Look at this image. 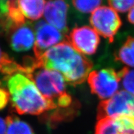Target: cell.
Wrapping results in <instances>:
<instances>
[{"label": "cell", "mask_w": 134, "mask_h": 134, "mask_svg": "<svg viewBox=\"0 0 134 134\" xmlns=\"http://www.w3.org/2000/svg\"><path fill=\"white\" fill-rule=\"evenodd\" d=\"M36 59L40 66L60 72L72 86L83 83L93 66L91 60L76 51L68 41L50 48Z\"/></svg>", "instance_id": "obj_1"}, {"label": "cell", "mask_w": 134, "mask_h": 134, "mask_svg": "<svg viewBox=\"0 0 134 134\" xmlns=\"http://www.w3.org/2000/svg\"><path fill=\"white\" fill-rule=\"evenodd\" d=\"M6 81L11 104L19 114L39 115L56 109L24 73H15L8 77Z\"/></svg>", "instance_id": "obj_2"}, {"label": "cell", "mask_w": 134, "mask_h": 134, "mask_svg": "<svg viewBox=\"0 0 134 134\" xmlns=\"http://www.w3.org/2000/svg\"><path fill=\"white\" fill-rule=\"evenodd\" d=\"M23 66L24 74L34 83L38 91L56 108V103L67 94L64 77L60 72L40 66L37 59L29 58Z\"/></svg>", "instance_id": "obj_3"}, {"label": "cell", "mask_w": 134, "mask_h": 134, "mask_svg": "<svg viewBox=\"0 0 134 134\" xmlns=\"http://www.w3.org/2000/svg\"><path fill=\"white\" fill-rule=\"evenodd\" d=\"M91 93L100 99L106 100L118 92L120 78L118 72L111 68L94 70L88 77Z\"/></svg>", "instance_id": "obj_4"}, {"label": "cell", "mask_w": 134, "mask_h": 134, "mask_svg": "<svg viewBox=\"0 0 134 134\" xmlns=\"http://www.w3.org/2000/svg\"><path fill=\"white\" fill-rule=\"evenodd\" d=\"M90 23L95 31L109 43L114 41L122 25L121 19L116 11L105 6L98 8L92 13Z\"/></svg>", "instance_id": "obj_5"}, {"label": "cell", "mask_w": 134, "mask_h": 134, "mask_svg": "<svg viewBox=\"0 0 134 134\" xmlns=\"http://www.w3.org/2000/svg\"><path fill=\"white\" fill-rule=\"evenodd\" d=\"M123 114L134 115V95L126 91H118L109 99L102 100L98 105V120Z\"/></svg>", "instance_id": "obj_6"}, {"label": "cell", "mask_w": 134, "mask_h": 134, "mask_svg": "<svg viewBox=\"0 0 134 134\" xmlns=\"http://www.w3.org/2000/svg\"><path fill=\"white\" fill-rule=\"evenodd\" d=\"M66 37L76 51L84 55L94 54L100 43L98 33L87 26L73 28Z\"/></svg>", "instance_id": "obj_7"}, {"label": "cell", "mask_w": 134, "mask_h": 134, "mask_svg": "<svg viewBox=\"0 0 134 134\" xmlns=\"http://www.w3.org/2000/svg\"><path fill=\"white\" fill-rule=\"evenodd\" d=\"M36 40L34 47L36 58H38L49 48L56 46L62 40V32L52 25L41 21L35 25Z\"/></svg>", "instance_id": "obj_8"}, {"label": "cell", "mask_w": 134, "mask_h": 134, "mask_svg": "<svg viewBox=\"0 0 134 134\" xmlns=\"http://www.w3.org/2000/svg\"><path fill=\"white\" fill-rule=\"evenodd\" d=\"M68 5L65 0H48L44 9V18L52 25L62 33L68 31L67 14Z\"/></svg>", "instance_id": "obj_9"}, {"label": "cell", "mask_w": 134, "mask_h": 134, "mask_svg": "<svg viewBox=\"0 0 134 134\" xmlns=\"http://www.w3.org/2000/svg\"><path fill=\"white\" fill-rule=\"evenodd\" d=\"M9 32L10 47L16 52H27L34 46V32L29 24L21 25Z\"/></svg>", "instance_id": "obj_10"}, {"label": "cell", "mask_w": 134, "mask_h": 134, "mask_svg": "<svg viewBox=\"0 0 134 134\" xmlns=\"http://www.w3.org/2000/svg\"><path fill=\"white\" fill-rule=\"evenodd\" d=\"M22 14L26 19L35 21L42 16L46 0H16Z\"/></svg>", "instance_id": "obj_11"}, {"label": "cell", "mask_w": 134, "mask_h": 134, "mask_svg": "<svg viewBox=\"0 0 134 134\" xmlns=\"http://www.w3.org/2000/svg\"><path fill=\"white\" fill-rule=\"evenodd\" d=\"M115 58L122 63L134 67V37L128 36L115 53Z\"/></svg>", "instance_id": "obj_12"}, {"label": "cell", "mask_w": 134, "mask_h": 134, "mask_svg": "<svg viewBox=\"0 0 134 134\" xmlns=\"http://www.w3.org/2000/svg\"><path fill=\"white\" fill-rule=\"evenodd\" d=\"M6 121L7 125L6 134H34L31 127L16 115H9Z\"/></svg>", "instance_id": "obj_13"}, {"label": "cell", "mask_w": 134, "mask_h": 134, "mask_svg": "<svg viewBox=\"0 0 134 134\" xmlns=\"http://www.w3.org/2000/svg\"><path fill=\"white\" fill-rule=\"evenodd\" d=\"M21 70V65L11 59L9 55L2 51L0 48V75L5 80L8 77Z\"/></svg>", "instance_id": "obj_14"}, {"label": "cell", "mask_w": 134, "mask_h": 134, "mask_svg": "<svg viewBox=\"0 0 134 134\" xmlns=\"http://www.w3.org/2000/svg\"><path fill=\"white\" fill-rule=\"evenodd\" d=\"M120 82L125 91L134 95V70L124 67L118 71Z\"/></svg>", "instance_id": "obj_15"}, {"label": "cell", "mask_w": 134, "mask_h": 134, "mask_svg": "<svg viewBox=\"0 0 134 134\" xmlns=\"http://www.w3.org/2000/svg\"><path fill=\"white\" fill-rule=\"evenodd\" d=\"M95 134H122L112 118L98 120L95 128Z\"/></svg>", "instance_id": "obj_16"}, {"label": "cell", "mask_w": 134, "mask_h": 134, "mask_svg": "<svg viewBox=\"0 0 134 134\" xmlns=\"http://www.w3.org/2000/svg\"><path fill=\"white\" fill-rule=\"evenodd\" d=\"M75 9L82 13H93L99 8L102 0H72Z\"/></svg>", "instance_id": "obj_17"}, {"label": "cell", "mask_w": 134, "mask_h": 134, "mask_svg": "<svg viewBox=\"0 0 134 134\" xmlns=\"http://www.w3.org/2000/svg\"><path fill=\"white\" fill-rule=\"evenodd\" d=\"M113 9L120 13H125L134 6V0H108Z\"/></svg>", "instance_id": "obj_18"}, {"label": "cell", "mask_w": 134, "mask_h": 134, "mask_svg": "<svg viewBox=\"0 0 134 134\" xmlns=\"http://www.w3.org/2000/svg\"><path fill=\"white\" fill-rule=\"evenodd\" d=\"M10 100V95L8 91L0 86V110L6 107Z\"/></svg>", "instance_id": "obj_19"}, {"label": "cell", "mask_w": 134, "mask_h": 134, "mask_svg": "<svg viewBox=\"0 0 134 134\" xmlns=\"http://www.w3.org/2000/svg\"><path fill=\"white\" fill-rule=\"evenodd\" d=\"M6 130H7L6 121L3 119L2 117H0V134H6Z\"/></svg>", "instance_id": "obj_20"}, {"label": "cell", "mask_w": 134, "mask_h": 134, "mask_svg": "<svg viewBox=\"0 0 134 134\" xmlns=\"http://www.w3.org/2000/svg\"><path fill=\"white\" fill-rule=\"evenodd\" d=\"M127 19L130 23L134 25V6L130 9V12L129 13L128 16H127Z\"/></svg>", "instance_id": "obj_21"}]
</instances>
